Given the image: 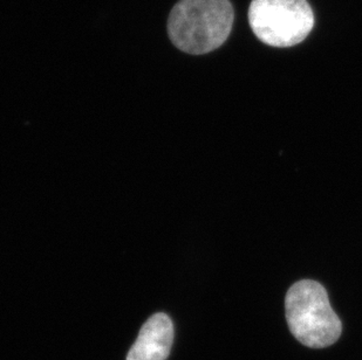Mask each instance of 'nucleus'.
I'll return each mask as SVG.
<instances>
[{
  "mask_svg": "<svg viewBox=\"0 0 362 360\" xmlns=\"http://www.w3.org/2000/svg\"><path fill=\"white\" fill-rule=\"evenodd\" d=\"M229 0H180L168 19V35L175 47L203 55L221 47L233 30Z\"/></svg>",
  "mask_w": 362,
  "mask_h": 360,
  "instance_id": "obj_1",
  "label": "nucleus"
},
{
  "mask_svg": "<svg viewBox=\"0 0 362 360\" xmlns=\"http://www.w3.org/2000/svg\"><path fill=\"white\" fill-rule=\"evenodd\" d=\"M285 313L291 333L305 347L324 349L341 336V320L332 309L326 289L315 281L303 280L288 289Z\"/></svg>",
  "mask_w": 362,
  "mask_h": 360,
  "instance_id": "obj_2",
  "label": "nucleus"
},
{
  "mask_svg": "<svg viewBox=\"0 0 362 360\" xmlns=\"http://www.w3.org/2000/svg\"><path fill=\"white\" fill-rule=\"evenodd\" d=\"M249 23L253 33L272 47L300 44L315 26V14L308 0H252Z\"/></svg>",
  "mask_w": 362,
  "mask_h": 360,
  "instance_id": "obj_3",
  "label": "nucleus"
},
{
  "mask_svg": "<svg viewBox=\"0 0 362 360\" xmlns=\"http://www.w3.org/2000/svg\"><path fill=\"white\" fill-rule=\"evenodd\" d=\"M174 342V324L167 313H155L141 328L126 360H167Z\"/></svg>",
  "mask_w": 362,
  "mask_h": 360,
  "instance_id": "obj_4",
  "label": "nucleus"
}]
</instances>
